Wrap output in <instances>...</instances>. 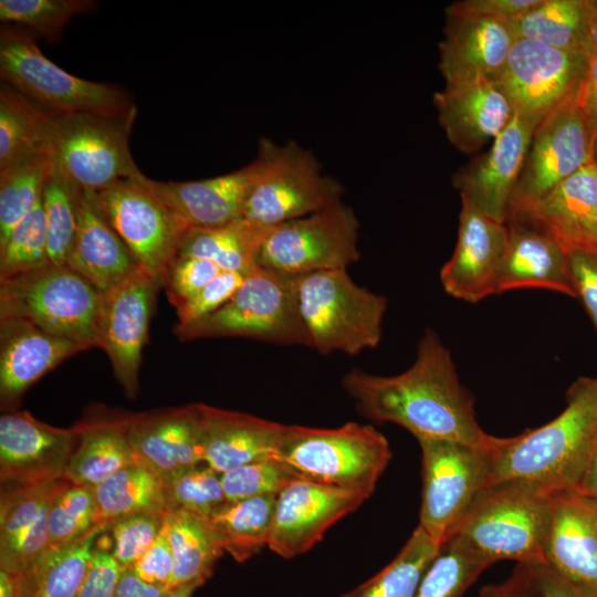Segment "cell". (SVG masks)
<instances>
[{"instance_id":"9","label":"cell","mask_w":597,"mask_h":597,"mask_svg":"<svg viewBox=\"0 0 597 597\" xmlns=\"http://www.w3.org/2000/svg\"><path fill=\"white\" fill-rule=\"evenodd\" d=\"M102 294L67 265L0 280V317H18L87 348L98 347Z\"/></svg>"},{"instance_id":"35","label":"cell","mask_w":597,"mask_h":597,"mask_svg":"<svg viewBox=\"0 0 597 597\" xmlns=\"http://www.w3.org/2000/svg\"><path fill=\"white\" fill-rule=\"evenodd\" d=\"M49 112L2 83L0 87V172L45 153Z\"/></svg>"},{"instance_id":"12","label":"cell","mask_w":597,"mask_h":597,"mask_svg":"<svg viewBox=\"0 0 597 597\" xmlns=\"http://www.w3.org/2000/svg\"><path fill=\"white\" fill-rule=\"evenodd\" d=\"M422 492L419 526L440 546L485 489L492 451L448 440H418Z\"/></svg>"},{"instance_id":"24","label":"cell","mask_w":597,"mask_h":597,"mask_svg":"<svg viewBox=\"0 0 597 597\" xmlns=\"http://www.w3.org/2000/svg\"><path fill=\"white\" fill-rule=\"evenodd\" d=\"M433 103L449 142L465 154L495 139L515 114L498 80L448 83L433 95Z\"/></svg>"},{"instance_id":"17","label":"cell","mask_w":597,"mask_h":597,"mask_svg":"<svg viewBox=\"0 0 597 597\" xmlns=\"http://www.w3.org/2000/svg\"><path fill=\"white\" fill-rule=\"evenodd\" d=\"M367 499L356 491L297 478L276 496L268 547L286 559L300 556Z\"/></svg>"},{"instance_id":"50","label":"cell","mask_w":597,"mask_h":597,"mask_svg":"<svg viewBox=\"0 0 597 597\" xmlns=\"http://www.w3.org/2000/svg\"><path fill=\"white\" fill-rule=\"evenodd\" d=\"M222 270L213 262L193 256H174L161 277L170 304L176 308L185 303Z\"/></svg>"},{"instance_id":"40","label":"cell","mask_w":597,"mask_h":597,"mask_svg":"<svg viewBox=\"0 0 597 597\" xmlns=\"http://www.w3.org/2000/svg\"><path fill=\"white\" fill-rule=\"evenodd\" d=\"M440 549L441 546L418 525L388 565L341 597H416L428 567Z\"/></svg>"},{"instance_id":"30","label":"cell","mask_w":597,"mask_h":597,"mask_svg":"<svg viewBox=\"0 0 597 597\" xmlns=\"http://www.w3.org/2000/svg\"><path fill=\"white\" fill-rule=\"evenodd\" d=\"M252 179L251 163L238 170L195 181H156L150 188L186 229H213L241 219Z\"/></svg>"},{"instance_id":"51","label":"cell","mask_w":597,"mask_h":597,"mask_svg":"<svg viewBox=\"0 0 597 597\" xmlns=\"http://www.w3.org/2000/svg\"><path fill=\"white\" fill-rule=\"evenodd\" d=\"M248 272L222 271L196 295L176 307L177 325H186L220 308L238 291Z\"/></svg>"},{"instance_id":"21","label":"cell","mask_w":597,"mask_h":597,"mask_svg":"<svg viewBox=\"0 0 597 597\" xmlns=\"http://www.w3.org/2000/svg\"><path fill=\"white\" fill-rule=\"evenodd\" d=\"M537 124L516 113L491 148L460 169L453 182L461 200L506 223L513 193Z\"/></svg>"},{"instance_id":"11","label":"cell","mask_w":597,"mask_h":597,"mask_svg":"<svg viewBox=\"0 0 597 597\" xmlns=\"http://www.w3.org/2000/svg\"><path fill=\"white\" fill-rule=\"evenodd\" d=\"M359 221L342 201L268 230L255 265L300 276L331 270H347L360 258Z\"/></svg>"},{"instance_id":"37","label":"cell","mask_w":597,"mask_h":597,"mask_svg":"<svg viewBox=\"0 0 597 597\" xmlns=\"http://www.w3.org/2000/svg\"><path fill=\"white\" fill-rule=\"evenodd\" d=\"M276 496L227 501L209 517L223 552L243 563L268 546Z\"/></svg>"},{"instance_id":"39","label":"cell","mask_w":597,"mask_h":597,"mask_svg":"<svg viewBox=\"0 0 597 597\" xmlns=\"http://www.w3.org/2000/svg\"><path fill=\"white\" fill-rule=\"evenodd\" d=\"M93 491L102 521L170 511L164 480L138 462L121 469Z\"/></svg>"},{"instance_id":"54","label":"cell","mask_w":597,"mask_h":597,"mask_svg":"<svg viewBox=\"0 0 597 597\" xmlns=\"http://www.w3.org/2000/svg\"><path fill=\"white\" fill-rule=\"evenodd\" d=\"M574 286L597 332V252L568 254Z\"/></svg>"},{"instance_id":"48","label":"cell","mask_w":597,"mask_h":597,"mask_svg":"<svg viewBox=\"0 0 597 597\" xmlns=\"http://www.w3.org/2000/svg\"><path fill=\"white\" fill-rule=\"evenodd\" d=\"M301 478L283 461L269 457L221 474L227 501L277 495L287 484Z\"/></svg>"},{"instance_id":"36","label":"cell","mask_w":597,"mask_h":597,"mask_svg":"<svg viewBox=\"0 0 597 597\" xmlns=\"http://www.w3.org/2000/svg\"><path fill=\"white\" fill-rule=\"evenodd\" d=\"M587 14L588 0H540L510 23L516 39L590 55Z\"/></svg>"},{"instance_id":"33","label":"cell","mask_w":597,"mask_h":597,"mask_svg":"<svg viewBox=\"0 0 597 597\" xmlns=\"http://www.w3.org/2000/svg\"><path fill=\"white\" fill-rule=\"evenodd\" d=\"M75 427L77 443L64 473L71 483L94 488L137 462L127 434V416L92 419Z\"/></svg>"},{"instance_id":"22","label":"cell","mask_w":597,"mask_h":597,"mask_svg":"<svg viewBox=\"0 0 597 597\" xmlns=\"http://www.w3.org/2000/svg\"><path fill=\"white\" fill-rule=\"evenodd\" d=\"M439 69L446 84L498 80L516 40L509 20L446 9Z\"/></svg>"},{"instance_id":"59","label":"cell","mask_w":597,"mask_h":597,"mask_svg":"<svg viewBox=\"0 0 597 597\" xmlns=\"http://www.w3.org/2000/svg\"><path fill=\"white\" fill-rule=\"evenodd\" d=\"M167 590L166 587L140 580L132 568H126L123 572L115 597H164Z\"/></svg>"},{"instance_id":"55","label":"cell","mask_w":597,"mask_h":597,"mask_svg":"<svg viewBox=\"0 0 597 597\" xmlns=\"http://www.w3.org/2000/svg\"><path fill=\"white\" fill-rule=\"evenodd\" d=\"M526 566L536 597H588L545 562Z\"/></svg>"},{"instance_id":"3","label":"cell","mask_w":597,"mask_h":597,"mask_svg":"<svg viewBox=\"0 0 597 597\" xmlns=\"http://www.w3.org/2000/svg\"><path fill=\"white\" fill-rule=\"evenodd\" d=\"M552 496L549 490L527 481L493 484L478 495L452 535L490 564L502 559L544 562Z\"/></svg>"},{"instance_id":"44","label":"cell","mask_w":597,"mask_h":597,"mask_svg":"<svg viewBox=\"0 0 597 597\" xmlns=\"http://www.w3.org/2000/svg\"><path fill=\"white\" fill-rule=\"evenodd\" d=\"M101 522L104 521L93 488L69 482L55 494L49 509V546L73 542Z\"/></svg>"},{"instance_id":"15","label":"cell","mask_w":597,"mask_h":597,"mask_svg":"<svg viewBox=\"0 0 597 597\" xmlns=\"http://www.w3.org/2000/svg\"><path fill=\"white\" fill-rule=\"evenodd\" d=\"M589 55L516 39L498 82L515 112L537 125L577 91Z\"/></svg>"},{"instance_id":"14","label":"cell","mask_w":597,"mask_h":597,"mask_svg":"<svg viewBox=\"0 0 597 597\" xmlns=\"http://www.w3.org/2000/svg\"><path fill=\"white\" fill-rule=\"evenodd\" d=\"M593 163H597V147L575 93L536 126L513 193L510 214L538 200Z\"/></svg>"},{"instance_id":"26","label":"cell","mask_w":597,"mask_h":597,"mask_svg":"<svg viewBox=\"0 0 597 597\" xmlns=\"http://www.w3.org/2000/svg\"><path fill=\"white\" fill-rule=\"evenodd\" d=\"M88 349L18 317H0L1 406L13 410L25 390L69 357Z\"/></svg>"},{"instance_id":"28","label":"cell","mask_w":597,"mask_h":597,"mask_svg":"<svg viewBox=\"0 0 597 597\" xmlns=\"http://www.w3.org/2000/svg\"><path fill=\"white\" fill-rule=\"evenodd\" d=\"M66 265L101 294L140 269L106 220L96 191L77 190V226Z\"/></svg>"},{"instance_id":"1","label":"cell","mask_w":597,"mask_h":597,"mask_svg":"<svg viewBox=\"0 0 597 597\" xmlns=\"http://www.w3.org/2000/svg\"><path fill=\"white\" fill-rule=\"evenodd\" d=\"M342 386L364 417L398 425L417 440H448L486 449L501 441L480 427L474 399L460 383L450 350L430 328L406 371L378 376L352 369Z\"/></svg>"},{"instance_id":"47","label":"cell","mask_w":597,"mask_h":597,"mask_svg":"<svg viewBox=\"0 0 597 597\" xmlns=\"http://www.w3.org/2000/svg\"><path fill=\"white\" fill-rule=\"evenodd\" d=\"M94 4L92 0H1L0 20L25 25L49 41H59L64 25Z\"/></svg>"},{"instance_id":"4","label":"cell","mask_w":597,"mask_h":597,"mask_svg":"<svg viewBox=\"0 0 597 597\" xmlns=\"http://www.w3.org/2000/svg\"><path fill=\"white\" fill-rule=\"evenodd\" d=\"M273 457L301 478L369 498L391 459V450L386 437L370 425H286Z\"/></svg>"},{"instance_id":"10","label":"cell","mask_w":597,"mask_h":597,"mask_svg":"<svg viewBox=\"0 0 597 597\" xmlns=\"http://www.w3.org/2000/svg\"><path fill=\"white\" fill-rule=\"evenodd\" d=\"M0 75L3 83L52 113L123 114L134 107L119 87L64 71L29 33L8 25L0 32Z\"/></svg>"},{"instance_id":"56","label":"cell","mask_w":597,"mask_h":597,"mask_svg":"<svg viewBox=\"0 0 597 597\" xmlns=\"http://www.w3.org/2000/svg\"><path fill=\"white\" fill-rule=\"evenodd\" d=\"M540 0H463L450 4L451 8L495 17L511 21L536 6Z\"/></svg>"},{"instance_id":"6","label":"cell","mask_w":597,"mask_h":597,"mask_svg":"<svg viewBox=\"0 0 597 597\" xmlns=\"http://www.w3.org/2000/svg\"><path fill=\"white\" fill-rule=\"evenodd\" d=\"M251 165L241 219L255 227L269 229L342 201V185L323 175L317 158L294 142L280 145L262 137Z\"/></svg>"},{"instance_id":"18","label":"cell","mask_w":597,"mask_h":597,"mask_svg":"<svg viewBox=\"0 0 597 597\" xmlns=\"http://www.w3.org/2000/svg\"><path fill=\"white\" fill-rule=\"evenodd\" d=\"M76 443L75 426L56 428L39 421L27 411L3 412L0 417L2 488L63 479Z\"/></svg>"},{"instance_id":"52","label":"cell","mask_w":597,"mask_h":597,"mask_svg":"<svg viewBox=\"0 0 597 597\" xmlns=\"http://www.w3.org/2000/svg\"><path fill=\"white\" fill-rule=\"evenodd\" d=\"M125 569L112 552L94 546L76 597H115Z\"/></svg>"},{"instance_id":"46","label":"cell","mask_w":597,"mask_h":597,"mask_svg":"<svg viewBox=\"0 0 597 597\" xmlns=\"http://www.w3.org/2000/svg\"><path fill=\"white\" fill-rule=\"evenodd\" d=\"M165 482L169 510H185L210 517L226 502L221 474L202 463Z\"/></svg>"},{"instance_id":"32","label":"cell","mask_w":597,"mask_h":597,"mask_svg":"<svg viewBox=\"0 0 597 597\" xmlns=\"http://www.w3.org/2000/svg\"><path fill=\"white\" fill-rule=\"evenodd\" d=\"M108 526L104 521L73 542L49 546L14 575L17 597H76L95 542Z\"/></svg>"},{"instance_id":"7","label":"cell","mask_w":597,"mask_h":597,"mask_svg":"<svg viewBox=\"0 0 597 597\" xmlns=\"http://www.w3.org/2000/svg\"><path fill=\"white\" fill-rule=\"evenodd\" d=\"M136 115L135 106L123 114L53 113L45 154L72 185L87 191L140 176L129 149Z\"/></svg>"},{"instance_id":"23","label":"cell","mask_w":597,"mask_h":597,"mask_svg":"<svg viewBox=\"0 0 597 597\" xmlns=\"http://www.w3.org/2000/svg\"><path fill=\"white\" fill-rule=\"evenodd\" d=\"M544 562L588 597H597V498L553 493Z\"/></svg>"},{"instance_id":"42","label":"cell","mask_w":597,"mask_h":597,"mask_svg":"<svg viewBox=\"0 0 597 597\" xmlns=\"http://www.w3.org/2000/svg\"><path fill=\"white\" fill-rule=\"evenodd\" d=\"M50 168L42 153L0 172V242L39 203Z\"/></svg>"},{"instance_id":"34","label":"cell","mask_w":597,"mask_h":597,"mask_svg":"<svg viewBox=\"0 0 597 597\" xmlns=\"http://www.w3.org/2000/svg\"><path fill=\"white\" fill-rule=\"evenodd\" d=\"M164 528L174 556L169 589L187 584L201 586L224 553L209 517L170 510L165 515Z\"/></svg>"},{"instance_id":"45","label":"cell","mask_w":597,"mask_h":597,"mask_svg":"<svg viewBox=\"0 0 597 597\" xmlns=\"http://www.w3.org/2000/svg\"><path fill=\"white\" fill-rule=\"evenodd\" d=\"M48 238L42 198L0 242V280L48 265Z\"/></svg>"},{"instance_id":"43","label":"cell","mask_w":597,"mask_h":597,"mask_svg":"<svg viewBox=\"0 0 597 597\" xmlns=\"http://www.w3.org/2000/svg\"><path fill=\"white\" fill-rule=\"evenodd\" d=\"M77 190L51 164L42 192L51 264L66 265L77 226Z\"/></svg>"},{"instance_id":"29","label":"cell","mask_w":597,"mask_h":597,"mask_svg":"<svg viewBox=\"0 0 597 597\" xmlns=\"http://www.w3.org/2000/svg\"><path fill=\"white\" fill-rule=\"evenodd\" d=\"M70 481L50 480L8 488L1 495L0 568L20 574L49 547L48 514L55 494Z\"/></svg>"},{"instance_id":"25","label":"cell","mask_w":597,"mask_h":597,"mask_svg":"<svg viewBox=\"0 0 597 597\" xmlns=\"http://www.w3.org/2000/svg\"><path fill=\"white\" fill-rule=\"evenodd\" d=\"M511 216L541 227L567 254L597 252V163L584 166Z\"/></svg>"},{"instance_id":"60","label":"cell","mask_w":597,"mask_h":597,"mask_svg":"<svg viewBox=\"0 0 597 597\" xmlns=\"http://www.w3.org/2000/svg\"><path fill=\"white\" fill-rule=\"evenodd\" d=\"M573 489L584 495L597 498V451Z\"/></svg>"},{"instance_id":"13","label":"cell","mask_w":597,"mask_h":597,"mask_svg":"<svg viewBox=\"0 0 597 597\" xmlns=\"http://www.w3.org/2000/svg\"><path fill=\"white\" fill-rule=\"evenodd\" d=\"M142 174L96 191L100 207L139 266L161 283L187 230Z\"/></svg>"},{"instance_id":"38","label":"cell","mask_w":597,"mask_h":597,"mask_svg":"<svg viewBox=\"0 0 597 597\" xmlns=\"http://www.w3.org/2000/svg\"><path fill=\"white\" fill-rule=\"evenodd\" d=\"M269 229L242 219L220 228L187 229L175 256L206 259L222 271L249 272Z\"/></svg>"},{"instance_id":"20","label":"cell","mask_w":597,"mask_h":597,"mask_svg":"<svg viewBox=\"0 0 597 597\" xmlns=\"http://www.w3.org/2000/svg\"><path fill=\"white\" fill-rule=\"evenodd\" d=\"M127 434L137 462L164 481L203 463L201 404L127 416Z\"/></svg>"},{"instance_id":"2","label":"cell","mask_w":597,"mask_h":597,"mask_svg":"<svg viewBox=\"0 0 597 597\" xmlns=\"http://www.w3.org/2000/svg\"><path fill=\"white\" fill-rule=\"evenodd\" d=\"M597 451V376L579 377L566 407L542 427L501 438L492 451L486 486L521 480L551 492L573 489Z\"/></svg>"},{"instance_id":"61","label":"cell","mask_w":597,"mask_h":597,"mask_svg":"<svg viewBox=\"0 0 597 597\" xmlns=\"http://www.w3.org/2000/svg\"><path fill=\"white\" fill-rule=\"evenodd\" d=\"M587 35L590 54L597 53V0H588Z\"/></svg>"},{"instance_id":"49","label":"cell","mask_w":597,"mask_h":597,"mask_svg":"<svg viewBox=\"0 0 597 597\" xmlns=\"http://www.w3.org/2000/svg\"><path fill=\"white\" fill-rule=\"evenodd\" d=\"M165 515L143 513L109 522L112 554L124 568H130L153 545L163 528Z\"/></svg>"},{"instance_id":"16","label":"cell","mask_w":597,"mask_h":597,"mask_svg":"<svg viewBox=\"0 0 597 597\" xmlns=\"http://www.w3.org/2000/svg\"><path fill=\"white\" fill-rule=\"evenodd\" d=\"M161 283L142 268L102 294L98 348L128 398L138 392L142 354Z\"/></svg>"},{"instance_id":"31","label":"cell","mask_w":597,"mask_h":597,"mask_svg":"<svg viewBox=\"0 0 597 597\" xmlns=\"http://www.w3.org/2000/svg\"><path fill=\"white\" fill-rule=\"evenodd\" d=\"M203 463L222 474L273 457L286 425L201 404Z\"/></svg>"},{"instance_id":"27","label":"cell","mask_w":597,"mask_h":597,"mask_svg":"<svg viewBox=\"0 0 597 597\" xmlns=\"http://www.w3.org/2000/svg\"><path fill=\"white\" fill-rule=\"evenodd\" d=\"M509 243L498 294L516 289H543L577 298L569 256L546 231L519 216L506 221Z\"/></svg>"},{"instance_id":"53","label":"cell","mask_w":597,"mask_h":597,"mask_svg":"<svg viewBox=\"0 0 597 597\" xmlns=\"http://www.w3.org/2000/svg\"><path fill=\"white\" fill-rule=\"evenodd\" d=\"M130 568L140 580L169 589L174 556L164 525L153 545Z\"/></svg>"},{"instance_id":"8","label":"cell","mask_w":597,"mask_h":597,"mask_svg":"<svg viewBox=\"0 0 597 597\" xmlns=\"http://www.w3.org/2000/svg\"><path fill=\"white\" fill-rule=\"evenodd\" d=\"M182 342L245 337L280 345L308 346L298 313L295 276L254 265L238 291L213 313L176 325Z\"/></svg>"},{"instance_id":"19","label":"cell","mask_w":597,"mask_h":597,"mask_svg":"<svg viewBox=\"0 0 597 597\" xmlns=\"http://www.w3.org/2000/svg\"><path fill=\"white\" fill-rule=\"evenodd\" d=\"M461 202L455 248L441 269L440 280L449 295L475 303L498 294L509 228L472 205Z\"/></svg>"},{"instance_id":"58","label":"cell","mask_w":597,"mask_h":597,"mask_svg":"<svg viewBox=\"0 0 597 597\" xmlns=\"http://www.w3.org/2000/svg\"><path fill=\"white\" fill-rule=\"evenodd\" d=\"M480 597H536L525 565L519 564L504 582L481 588Z\"/></svg>"},{"instance_id":"62","label":"cell","mask_w":597,"mask_h":597,"mask_svg":"<svg viewBox=\"0 0 597 597\" xmlns=\"http://www.w3.org/2000/svg\"><path fill=\"white\" fill-rule=\"evenodd\" d=\"M0 597H17L15 576L0 568Z\"/></svg>"},{"instance_id":"41","label":"cell","mask_w":597,"mask_h":597,"mask_svg":"<svg viewBox=\"0 0 597 597\" xmlns=\"http://www.w3.org/2000/svg\"><path fill=\"white\" fill-rule=\"evenodd\" d=\"M490 565L459 536L452 535L428 567L416 597H463Z\"/></svg>"},{"instance_id":"5","label":"cell","mask_w":597,"mask_h":597,"mask_svg":"<svg viewBox=\"0 0 597 597\" xmlns=\"http://www.w3.org/2000/svg\"><path fill=\"white\" fill-rule=\"evenodd\" d=\"M295 291L308 347L356 355L380 343L387 300L356 284L347 270L295 276Z\"/></svg>"},{"instance_id":"63","label":"cell","mask_w":597,"mask_h":597,"mask_svg":"<svg viewBox=\"0 0 597 597\" xmlns=\"http://www.w3.org/2000/svg\"><path fill=\"white\" fill-rule=\"evenodd\" d=\"M199 586L196 584H187L168 589L164 597H191L192 593Z\"/></svg>"},{"instance_id":"57","label":"cell","mask_w":597,"mask_h":597,"mask_svg":"<svg viewBox=\"0 0 597 597\" xmlns=\"http://www.w3.org/2000/svg\"><path fill=\"white\" fill-rule=\"evenodd\" d=\"M576 102L597 147V53L588 57L586 73L576 92Z\"/></svg>"}]
</instances>
